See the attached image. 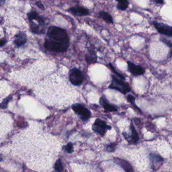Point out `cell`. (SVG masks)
<instances>
[{
	"label": "cell",
	"instance_id": "obj_21",
	"mask_svg": "<svg viewBox=\"0 0 172 172\" xmlns=\"http://www.w3.org/2000/svg\"><path fill=\"white\" fill-rule=\"evenodd\" d=\"M55 169L58 170V172H61L63 170V166L61 163V160H58L55 164Z\"/></svg>",
	"mask_w": 172,
	"mask_h": 172
},
{
	"label": "cell",
	"instance_id": "obj_26",
	"mask_svg": "<svg viewBox=\"0 0 172 172\" xmlns=\"http://www.w3.org/2000/svg\"><path fill=\"white\" fill-rule=\"evenodd\" d=\"M162 41H163V42H164L166 45H167L169 47H171V48H172V44L170 42V41H167V40H166V39H163V40Z\"/></svg>",
	"mask_w": 172,
	"mask_h": 172
},
{
	"label": "cell",
	"instance_id": "obj_25",
	"mask_svg": "<svg viewBox=\"0 0 172 172\" xmlns=\"http://www.w3.org/2000/svg\"><path fill=\"white\" fill-rule=\"evenodd\" d=\"M35 5L41 9L44 10V9H45V7H44L43 4L41 2H36V3H35Z\"/></svg>",
	"mask_w": 172,
	"mask_h": 172
},
{
	"label": "cell",
	"instance_id": "obj_12",
	"mask_svg": "<svg viewBox=\"0 0 172 172\" xmlns=\"http://www.w3.org/2000/svg\"><path fill=\"white\" fill-rule=\"evenodd\" d=\"M100 103L103 106L105 109L106 110V111H108L116 112L117 111V109L114 106H112L111 105L108 103L106 102V99H104L103 97H102V98L100 99Z\"/></svg>",
	"mask_w": 172,
	"mask_h": 172
},
{
	"label": "cell",
	"instance_id": "obj_6",
	"mask_svg": "<svg viewBox=\"0 0 172 172\" xmlns=\"http://www.w3.org/2000/svg\"><path fill=\"white\" fill-rule=\"evenodd\" d=\"M111 129V127L108 126L105 122L100 119H97L96 121L93 126V129L101 135L104 134L107 129L110 130Z\"/></svg>",
	"mask_w": 172,
	"mask_h": 172
},
{
	"label": "cell",
	"instance_id": "obj_9",
	"mask_svg": "<svg viewBox=\"0 0 172 172\" xmlns=\"http://www.w3.org/2000/svg\"><path fill=\"white\" fill-rule=\"evenodd\" d=\"M115 161L124 170L125 172H133V168L128 161L121 158H115Z\"/></svg>",
	"mask_w": 172,
	"mask_h": 172
},
{
	"label": "cell",
	"instance_id": "obj_28",
	"mask_svg": "<svg viewBox=\"0 0 172 172\" xmlns=\"http://www.w3.org/2000/svg\"><path fill=\"white\" fill-rule=\"evenodd\" d=\"M154 2H155L156 3L160 4H162L164 3L163 1H161V0H155Z\"/></svg>",
	"mask_w": 172,
	"mask_h": 172
},
{
	"label": "cell",
	"instance_id": "obj_14",
	"mask_svg": "<svg viewBox=\"0 0 172 172\" xmlns=\"http://www.w3.org/2000/svg\"><path fill=\"white\" fill-rule=\"evenodd\" d=\"M130 129H131L132 133V143H137L138 141L139 140V137L132 123H131L130 125Z\"/></svg>",
	"mask_w": 172,
	"mask_h": 172
},
{
	"label": "cell",
	"instance_id": "obj_27",
	"mask_svg": "<svg viewBox=\"0 0 172 172\" xmlns=\"http://www.w3.org/2000/svg\"><path fill=\"white\" fill-rule=\"evenodd\" d=\"M6 40H5L4 38V39H1V42H0L1 47H2L3 45H4L5 43H6Z\"/></svg>",
	"mask_w": 172,
	"mask_h": 172
},
{
	"label": "cell",
	"instance_id": "obj_20",
	"mask_svg": "<svg viewBox=\"0 0 172 172\" xmlns=\"http://www.w3.org/2000/svg\"><path fill=\"white\" fill-rule=\"evenodd\" d=\"M109 66L111 69V70L113 71V73H114L115 74L116 76H117L118 77L122 79L123 80H125V77L123 75H122L121 74L119 73V72H117L116 69H115V68L113 67V65H112V64L109 63Z\"/></svg>",
	"mask_w": 172,
	"mask_h": 172
},
{
	"label": "cell",
	"instance_id": "obj_4",
	"mask_svg": "<svg viewBox=\"0 0 172 172\" xmlns=\"http://www.w3.org/2000/svg\"><path fill=\"white\" fill-rule=\"evenodd\" d=\"M152 24L159 33L167 36L172 37V26L166 24L155 21L152 22Z\"/></svg>",
	"mask_w": 172,
	"mask_h": 172
},
{
	"label": "cell",
	"instance_id": "obj_19",
	"mask_svg": "<svg viewBox=\"0 0 172 172\" xmlns=\"http://www.w3.org/2000/svg\"><path fill=\"white\" fill-rule=\"evenodd\" d=\"M127 100H128V102H130V103L132 106H134L136 109H138L140 112H141L140 109L138 108L137 106H136L135 103V97L133 96H132L131 94H129L128 96H127Z\"/></svg>",
	"mask_w": 172,
	"mask_h": 172
},
{
	"label": "cell",
	"instance_id": "obj_7",
	"mask_svg": "<svg viewBox=\"0 0 172 172\" xmlns=\"http://www.w3.org/2000/svg\"><path fill=\"white\" fill-rule=\"evenodd\" d=\"M127 65L129 71L134 76H138L145 73L144 68L139 65H136L130 61L127 62Z\"/></svg>",
	"mask_w": 172,
	"mask_h": 172
},
{
	"label": "cell",
	"instance_id": "obj_17",
	"mask_svg": "<svg viewBox=\"0 0 172 172\" xmlns=\"http://www.w3.org/2000/svg\"><path fill=\"white\" fill-rule=\"evenodd\" d=\"M150 160H152V164L154 163H161L164 161V159L161 156L158 155H150Z\"/></svg>",
	"mask_w": 172,
	"mask_h": 172
},
{
	"label": "cell",
	"instance_id": "obj_18",
	"mask_svg": "<svg viewBox=\"0 0 172 172\" xmlns=\"http://www.w3.org/2000/svg\"><path fill=\"white\" fill-rule=\"evenodd\" d=\"M86 60L89 63L95 62L97 61V57L94 53H91L86 55Z\"/></svg>",
	"mask_w": 172,
	"mask_h": 172
},
{
	"label": "cell",
	"instance_id": "obj_2",
	"mask_svg": "<svg viewBox=\"0 0 172 172\" xmlns=\"http://www.w3.org/2000/svg\"><path fill=\"white\" fill-rule=\"evenodd\" d=\"M112 81L111 84L109 85V88L115 89L125 94L130 92L131 88L128 83L116 76V75H112Z\"/></svg>",
	"mask_w": 172,
	"mask_h": 172
},
{
	"label": "cell",
	"instance_id": "obj_10",
	"mask_svg": "<svg viewBox=\"0 0 172 172\" xmlns=\"http://www.w3.org/2000/svg\"><path fill=\"white\" fill-rule=\"evenodd\" d=\"M26 42V37L24 33L23 32H19L15 36V38L14 40V43L16 46L20 47L23 45Z\"/></svg>",
	"mask_w": 172,
	"mask_h": 172
},
{
	"label": "cell",
	"instance_id": "obj_13",
	"mask_svg": "<svg viewBox=\"0 0 172 172\" xmlns=\"http://www.w3.org/2000/svg\"><path fill=\"white\" fill-rule=\"evenodd\" d=\"M100 16L103 20L106 21L108 23H113V19L112 16L109 13L105 12V11H100L99 13Z\"/></svg>",
	"mask_w": 172,
	"mask_h": 172
},
{
	"label": "cell",
	"instance_id": "obj_1",
	"mask_svg": "<svg viewBox=\"0 0 172 172\" xmlns=\"http://www.w3.org/2000/svg\"><path fill=\"white\" fill-rule=\"evenodd\" d=\"M48 38L46 39L44 47L54 52H66L69 46V38L64 29L57 26L50 27L48 31Z\"/></svg>",
	"mask_w": 172,
	"mask_h": 172
},
{
	"label": "cell",
	"instance_id": "obj_24",
	"mask_svg": "<svg viewBox=\"0 0 172 172\" xmlns=\"http://www.w3.org/2000/svg\"><path fill=\"white\" fill-rule=\"evenodd\" d=\"M66 150H67L68 152L69 153H71L73 151V146L71 143H69L67 144V146H66Z\"/></svg>",
	"mask_w": 172,
	"mask_h": 172
},
{
	"label": "cell",
	"instance_id": "obj_15",
	"mask_svg": "<svg viewBox=\"0 0 172 172\" xmlns=\"http://www.w3.org/2000/svg\"><path fill=\"white\" fill-rule=\"evenodd\" d=\"M30 30L32 32L34 33H41L39 26L35 23L32 21H30Z\"/></svg>",
	"mask_w": 172,
	"mask_h": 172
},
{
	"label": "cell",
	"instance_id": "obj_3",
	"mask_svg": "<svg viewBox=\"0 0 172 172\" xmlns=\"http://www.w3.org/2000/svg\"><path fill=\"white\" fill-rule=\"evenodd\" d=\"M69 80L72 84L79 86L83 81V76L81 71L77 68H74L71 71L69 76Z\"/></svg>",
	"mask_w": 172,
	"mask_h": 172
},
{
	"label": "cell",
	"instance_id": "obj_16",
	"mask_svg": "<svg viewBox=\"0 0 172 172\" xmlns=\"http://www.w3.org/2000/svg\"><path fill=\"white\" fill-rule=\"evenodd\" d=\"M129 2L127 1H118L117 8L121 10H125L128 7Z\"/></svg>",
	"mask_w": 172,
	"mask_h": 172
},
{
	"label": "cell",
	"instance_id": "obj_22",
	"mask_svg": "<svg viewBox=\"0 0 172 172\" xmlns=\"http://www.w3.org/2000/svg\"><path fill=\"white\" fill-rule=\"evenodd\" d=\"M11 97H8L6 99H5V100H4V102L1 103V107L3 109H6L7 107V105H8V103L9 102V100H11Z\"/></svg>",
	"mask_w": 172,
	"mask_h": 172
},
{
	"label": "cell",
	"instance_id": "obj_8",
	"mask_svg": "<svg viewBox=\"0 0 172 172\" xmlns=\"http://www.w3.org/2000/svg\"><path fill=\"white\" fill-rule=\"evenodd\" d=\"M68 11L76 15L85 16L89 14V11L86 8H83L82 7L75 6L70 8Z\"/></svg>",
	"mask_w": 172,
	"mask_h": 172
},
{
	"label": "cell",
	"instance_id": "obj_5",
	"mask_svg": "<svg viewBox=\"0 0 172 172\" xmlns=\"http://www.w3.org/2000/svg\"><path fill=\"white\" fill-rule=\"evenodd\" d=\"M72 109L75 113L80 115L81 118L83 120H86L91 116V112L89 110L81 104L77 103L73 105Z\"/></svg>",
	"mask_w": 172,
	"mask_h": 172
},
{
	"label": "cell",
	"instance_id": "obj_23",
	"mask_svg": "<svg viewBox=\"0 0 172 172\" xmlns=\"http://www.w3.org/2000/svg\"><path fill=\"white\" fill-rule=\"evenodd\" d=\"M116 146V143H112V144H109V146H108V147H107V150L109 152H113L115 149Z\"/></svg>",
	"mask_w": 172,
	"mask_h": 172
},
{
	"label": "cell",
	"instance_id": "obj_11",
	"mask_svg": "<svg viewBox=\"0 0 172 172\" xmlns=\"http://www.w3.org/2000/svg\"><path fill=\"white\" fill-rule=\"evenodd\" d=\"M28 18L30 21L33 20H36L40 24H43L45 22L43 18L39 16L36 11H31V12H30L28 14Z\"/></svg>",
	"mask_w": 172,
	"mask_h": 172
}]
</instances>
